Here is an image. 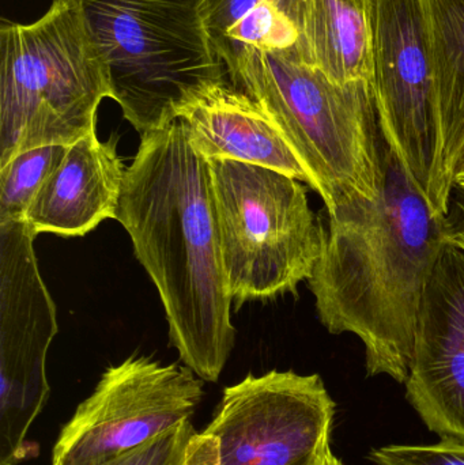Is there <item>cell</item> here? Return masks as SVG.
<instances>
[{
	"instance_id": "1",
	"label": "cell",
	"mask_w": 464,
	"mask_h": 465,
	"mask_svg": "<svg viewBox=\"0 0 464 465\" xmlns=\"http://www.w3.org/2000/svg\"><path fill=\"white\" fill-rule=\"evenodd\" d=\"M327 215L323 249L308 279L319 320L331 335L361 341L368 376L405 384L422 298L452 231L449 220L387 141L379 195Z\"/></svg>"
},
{
	"instance_id": "2",
	"label": "cell",
	"mask_w": 464,
	"mask_h": 465,
	"mask_svg": "<svg viewBox=\"0 0 464 465\" xmlns=\"http://www.w3.org/2000/svg\"><path fill=\"white\" fill-rule=\"evenodd\" d=\"M116 221L154 282L172 346L199 379L217 382L236 341L212 206L209 160L179 119L141 136Z\"/></svg>"
},
{
	"instance_id": "3",
	"label": "cell",
	"mask_w": 464,
	"mask_h": 465,
	"mask_svg": "<svg viewBox=\"0 0 464 465\" xmlns=\"http://www.w3.org/2000/svg\"><path fill=\"white\" fill-rule=\"evenodd\" d=\"M226 76L266 109L327 213L379 195L386 139L372 84H335L293 49L253 54Z\"/></svg>"
},
{
	"instance_id": "4",
	"label": "cell",
	"mask_w": 464,
	"mask_h": 465,
	"mask_svg": "<svg viewBox=\"0 0 464 465\" xmlns=\"http://www.w3.org/2000/svg\"><path fill=\"white\" fill-rule=\"evenodd\" d=\"M111 98L139 134L161 130L226 78L204 0H78Z\"/></svg>"
},
{
	"instance_id": "5",
	"label": "cell",
	"mask_w": 464,
	"mask_h": 465,
	"mask_svg": "<svg viewBox=\"0 0 464 465\" xmlns=\"http://www.w3.org/2000/svg\"><path fill=\"white\" fill-rule=\"evenodd\" d=\"M111 98L78 0H52L30 24L0 22V168L35 147L70 146Z\"/></svg>"
},
{
	"instance_id": "6",
	"label": "cell",
	"mask_w": 464,
	"mask_h": 465,
	"mask_svg": "<svg viewBox=\"0 0 464 465\" xmlns=\"http://www.w3.org/2000/svg\"><path fill=\"white\" fill-rule=\"evenodd\" d=\"M223 270L237 308L296 294L312 276L323 223L299 180L274 169L209 160Z\"/></svg>"
},
{
	"instance_id": "7",
	"label": "cell",
	"mask_w": 464,
	"mask_h": 465,
	"mask_svg": "<svg viewBox=\"0 0 464 465\" xmlns=\"http://www.w3.org/2000/svg\"><path fill=\"white\" fill-rule=\"evenodd\" d=\"M35 238L25 221L0 223V465L38 455L27 434L51 395L46 355L57 333L56 306Z\"/></svg>"
},
{
	"instance_id": "8",
	"label": "cell",
	"mask_w": 464,
	"mask_h": 465,
	"mask_svg": "<svg viewBox=\"0 0 464 465\" xmlns=\"http://www.w3.org/2000/svg\"><path fill=\"white\" fill-rule=\"evenodd\" d=\"M203 380L188 366L131 355L109 366L63 426L52 464L101 465L191 420Z\"/></svg>"
},
{
	"instance_id": "9",
	"label": "cell",
	"mask_w": 464,
	"mask_h": 465,
	"mask_svg": "<svg viewBox=\"0 0 464 465\" xmlns=\"http://www.w3.org/2000/svg\"><path fill=\"white\" fill-rule=\"evenodd\" d=\"M334 418L319 374L271 371L225 388L204 433L217 439L221 465H321Z\"/></svg>"
},
{
	"instance_id": "10",
	"label": "cell",
	"mask_w": 464,
	"mask_h": 465,
	"mask_svg": "<svg viewBox=\"0 0 464 465\" xmlns=\"http://www.w3.org/2000/svg\"><path fill=\"white\" fill-rule=\"evenodd\" d=\"M372 21L370 84L381 133L428 199L439 125L435 67L421 0H375Z\"/></svg>"
},
{
	"instance_id": "11",
	"label": "cell",
	"mask_w": 464,
	"mask_h": 465,
	"mask_svg": "<svg viewBox=\"0 0 464 465\" xmlns=\"http://www.w3.org/2000/svg\"><path fill=\"white\" fill-rule=\"evenodd\" d=\"M405 387L430 431L464 444V249L449 240L422 298Z\"/></svg>"
},
{
	"instance_id": "12",
	"label": "cell",
	"mask_w": 464,
	"mask_h": 465,
	"mask_svg": "<svg viewBox=\"0 0 464 465\" xmlns=\"http://www.w3.org/2000/svg\"><path fill=\"white\" fill-rule=\"evenodd\" d=\"M117 141H100L93 131L67 146L25 215L30 231L84 237L104 221L116 220L127 171Z\"/></svg>"
},
{
	"instance_id": "13",
	"label": "cell",
	"mask_w": 464,
	"mask_h": 465,
	"mask_svg": "<svg viewBox=\"0 0 464 465\" xmlns=\"http://www.w3.org/2000/svg\"><path fill=\"white\" fill-rule=\"evenodd\" d=\"M191 146L206 160L274 169L311 187V179L266 109L228 76L179 116Z\"/></svg>"
},
{
	"instance_id": "14",
	"label": "cell",
	"mask_w": 464,
	"mask_h": 465,
	"mask_svg": "<svg viewBox=\"0 0 464 465\" xmlns=\"http://www.w3.org/2000/svg\"><path fill=\"white\" fill-rule=\"evenodd\" d=\"M435 67L439 142L428 201L449 217L464 152V0H421Z\"/></svg>"
},
{
	"instance_id": "15",
	"label": "cell",
	"mask_w": 464,
	"mask_h": 465,
	"mask_svg": "<svg viewBox=\"0 0 464 465\" xmlns=\"http://www.w3.org/2000/svg\"><path fill=\"white\" fill-rule=\"evenodd\" d=\"M373 2L288 0L299 30L294 54L335 84H370Z\"/></svg>"
},
{
	"instance_id": "16",
	"label": "cell",
	"mask_w": 464,
	"mask_h": 465,
	"mask_svg": "<svg viewBox=\"0 0 464 465\" xmlns=\"http://www.w3.org/2000/svg\"><path fill=\"white\" fill-rule=\"evenodd\" d=\"M203 19L226 75L253 54L289 51L299 40L288 0H204Z\"/></svg>"
},
{
	"instance_id": "17",
	"label": "cell",
	"mask_w": 464,
	"mask_h": 465,
	"mask_svg": "<svg viewBox=\"0 0 464 465\" xmlns=\"http://www.w3.org/2000/svg\"><path fill=\"white\" fill-rule=\"evenodd\" d=\"M67 146L35 147L0 168V223H22L33 199L62 161Z\"/></svg>"
},
{
	"instance_id": "18",
	"label": "cell",
	"mask_w": 464,
	"mask_h": 465,
	"mask_svg": "<svg viewBox=\"0 0 464 465\" xmlns=\"http://www.w3.org/2000/svg\"><path fill=\"white\" fill-rule=\"evenodd\" d=\"M195 433L187 420L101 465H184L188 444Z\"/></svg>"
},
{
	"instance_id": "19",
	"label": "cell",
	"mask_w": 464,
	"mask_h": 465,
	"mask_svg": "<svg viewBox=\"0 0 464 465\" xmlns=\"http://www.w3.org/2000/svg\"><path fill=\"white\" fill-rule=\"evenodd\" d=\"M376 465H464V444L444 441L432 445H389L372 450Z\"/></svg>"
},
{
	"instance_id": "20",
	"label": "cell",
	"mask_w": 464,
	"mask_h": 465,
	"mask_svg": "<svg viewBox=\"0 0 464 465\" xmlns=\"http://www.w3.org/2000/svg\"><path fill=\"white\" fill-rule=\"evenodd\" d=\"M184 465H221L218 441L207 433H195L188 444Z\"/></svg>"
},
{
	"instance_id": "21",
	"label": "cell",
	"mask_w": 464,
	"mask_h": 465,
	"mask_svg": "<svg viewBox=\"0 0 464 465\" xmlns=\"http://www.w3.org/2000/svg\"><path fill=\"white\" fill-rule=\"evenodd\" d=\"M321 465H343V463L332 453V450H330L329 452L326 453V456H324Z\"/></svg>"
},
{
	"instance_id": "22",
	"label": "cell",
	"mask_w": 464,
	"mask_h": 465,
	"mask_svg": "<svg viewBox=\"0 0 464 465\" xmlns=\"http://www.w3.org/2000/svg\"><path fill=\"white\" fill-rule=\"evenodd\" d=\"M462 179H464V152L462 157H460L459 163H458L457 177H455V182Z\"/></svg>"
},
{
	"instance_id": "23",
	"label": "cell",
	"mask_w": 464,
	"mask_h": 465,
	"mask_svg": "<svg viewBox=\"0 0 464 465\" xmlns=\"http://www.w3.org/2000/svg\"><path fill=\"white\" fill-rule=\"evenodd\" d=\"M457 187H459L460 190L464 191V179L458 180L457 182Z\"/></svg>"
},
{
	"instance_id": "24",
	"label": "cell",
	"mask_w": 464,
	"mask_h": 465,
	"mask_svg": "<svg viewBox=\"0 0 464 465\" xmlns=\"http://www.w3.org/2000/svg\"><path fill=\"white\" fill-rule=\"evenodd\" d=\"M52 465H56V464H52Z\"/></svg>"
}]
</instances>
